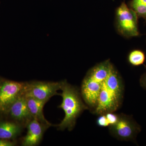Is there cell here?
Returning a JSON list of instances; mask_svg holds the SVG:
<instances>
[{
  "instance_id": "8992f818",
  "label": "cell",
  "mask_w": 146,
  "mask_h": 146,
  "mask_svg": "<svg viewBox=\"0 0 146 146\" xmlns=\"http://www.w3.org/2000/svg\"><path fill=\"white\" fill-rule=\"evenodd\" d=\"M109 130L110 134L118 140L135 142L141 127L132 116L121 114L117 123L109 127Z\"/></svg>"
},
{
  "instance_id": "52a82bcc",
  "label": "cell",
  "mask_w": 146,
  "mask_h": 146,
  "mask_svg": "<svg viewBox=\"0 0 146 146\" xmlns=\"http://www.w3.org/2000/svg\"><path fill=\"white\" fill-rule=\"evenodd\" d=\"M62 81L48 82L31 81L27 82L24 95L26 98H32L47 103L50 99L59 95L58 91L61 89Z\"/></svg>"
},
{
  "instance_id": "8fae6325",
  "label": "cell",
  "mask_w": 146,
  "mask_h": 146,
  "mask_svg": "<svg viewBox=\"0 0 146 146\" xmlns=\"http://www.w3.org/2000/svg\"><path fill=\"white\" fill-rule=\"evenodd\" d=\"M26 98L29 110L33 118L49 127L52 126V125L46 119L43 113V108L46 103L33 98Z\"/></svg>"
},
{
  "instance_id": "7a4b0ae2",
  "label": "cell",
  "mask_w": 146,
  "mask_h": 146,
  "mask_svg": "<svg viewBox=\"0 0 146 146\" xmlns=\"http://www.w3.org/2000/svg\"><path fill=\"white\" fill-rule=\"evenodd\" d=\"M62 98L61 104L58 107L64 111L65 117L61 122L56 125L58 129L63 131L68 129L71 131L74 129L78 117L86 110H89L84 101L80 91L76 86L71 85L67 80L62 81L61 89Z\"/></svg>"
},
{
  "instance_id": "277c9868",
  "label": "cell",
  "mask_w": 146,
  "mask_h": 146,
  "mask_svg": "<svg viewBox=\"0 0 146 146\" xmlns=\"http://www.w3.org/2000/svg\"><path fill=\"white\" fill-rule=\"evenodd\" d=\"M138 18L136 12L123 1L115 10V27L118 33L126 38L140 36Z\"/></svg>"
},
{
  "instance_id": "9c48e42d",
  "label": "cell",
  "mask_w": 146,
  "mask_h": 146,
  "mask_svg": "<svg viewBox=\"0 0 146 146\" xmlns=\"http://www.w3.org/2000/svg\"><path fill=\"white\" fill-rule=\"evenodd\" d=\"M26 135L22 138L21 145L23 146H36L41 143L45 131L49 127L33 118L28 123Z\"/></svg>"
},
{
  "instance_id": "5bb4252c",
  "label": "cell",
  "mask_w": 146,
  "mask_h": 146,
  "mask_svg": "<svg viewBox=\"0 0 146 146\" xmlns=\"http://www.w3.org/2000/svg\"><path fill=\"white\" fill-rule=\"evenodd\" d=\"M97 125L100 127H109V123L105 114H101L98 115L96 120Z\"/></svg>"
},
{
  "instance_id": "6da1fadb",
  "label": "cell",
  "mask_w": 146,
  "mask_h": 146,
  "mask_svg": "<svg viewBox=\"0 0 146 146\" xmlns=\"http://www.w3.org/2000/svg\"><path fill=\"white\" fill-rule=\"evenodd\" d=\"M124 91V84L123 79L113 65L103 84L96 106L92 113L99 115L116 112L122 104Z\"/></svg>"
},
{
  "instance_id": "7c38bea8",
  "label": "cell",
  "mask_w": 146,
  "mask_h": 146,
  "mask_svg": "<svg viewBox=\"0 0 146 146\" xmlns=\"http://www.w3.org/2000/svg\"><path fill=\"white\" fill-rule=\"evenodd\" d=\"M145 60V53L142 50L137 49L132 50L128 55V62L133 67L144 65Z\"/></svg>"
},
{
  "instance_id": "2e32d148",
  "label": "cell",
  "mask_w": 146,
  "mask_h": 146,
  "mask_svg": "<svg viewBox=\"0 0 146 146\" xmlns=\"http://www.w3.org/2000/svg\"><path fill=\"white\" fill-rule=\"evenodd\" d=\"M17 145L16 140L0 138V146H14Z\"/></svg>"
},
{
  "instance_id": "30bf717a",
  "label": "cell",
  "mask_w": 146,
  "mask_h": 146,
  "mask_svg": "<svg viewBox=\"0 0 146 146\" xmlns=\"http://www.w3.org/2000/svg\"><path fill=\"white\" fill-rule=\"evenodd\" d=\"M25 128L23 126L11 120L0 118V138L16 140Z\"/></svg>"
},
{
  "instance_id": "ba28073f",
  "label": "cell",
  "mask_w": 146,
  "mask_h": 146,
  "mask_svg": "<svg viewBox=\"0 0 146 146\" xmlns=\"http://www.w3.org/2000/svg\"><path fill=\"white\" fill-rule=\"evenodd\" d=\"M3 118L11 120L26 128L33 119L29 110L27 98L24 95L20 96L13 103Z\"/></svg>"
},
{
  "instance_id": "e0dca14e",
  "label": "cell",
  "mask_w": 146,
  "mask_h": 146,
  "mask_svg": "<svg viewBox=\"0 0 146 146\" xmlns=\"http://www.w3.org/2000/svg\"><path fill=\"white\" fill-rule=\"evenodd\" d=\"M145 72L141 76L140 79V84L141 87L146 90V65H144Z\"/></svg>"
},
{
  "instance_id": "5b68a950",
  "label": "cell",
  "mask_w": 146,
  "mask_h": 146,
  "mask_svg": "<svg viewBox=\"0 0 146 146\" xmlns=\"http://www.w3.org/2000/svg\"><path fill=\"white\" fill-rule=\"evenodd\" d=\"M26 84L0 76V118L4 117L11 105L24 95Z\"/></svg>"
},
{
  "instance_id": "3957f363",
  "label": "cell",
  "mask_w": 146,
  "mask_h": 146,
  "mask_svg": "<svg viewBox=\"0 0 146 146\" xmlns=\"http://www.w3.org/2000/svg\"><path fill=\"white\" fill-rule=\"evenodd\" d=\"M113 66L110 59L98 63L89 69L82 80L80 93L91 112L96 106L102 86Z\"/></svg>"
},
{
  "instance_id": "4fadbf2b",
  "label": "cell",
  "mask_w": 146,
  "mask_h": 146,
  "mask_svg": "<svg viewBox=\"0 0 146 146\" xmlns=\"http://www.w3.org/2000/svg\"><path fill=\"white\" fill-rule=\"evenodd\" d=\"M127 5L136 12L138 18H143L146 23V0H131Z\"/></svg>"
},
{
  "instance_id": "9a60e30c",
  "label": "cell",
  "mask_w": 146,
  "mask_h": 146,
  "mask_svg": "<svg viewBox=\"0 0 146 146\" xmlns=\"http://www.w3.org/2000/svg\"><path fill=\"white\" fill-rule=\"evenodd\" d=\"M106 115L110 126L115 124L119 118V114H117L115 112H108L104 113Z\"/></svg>"
}]
</instances>
